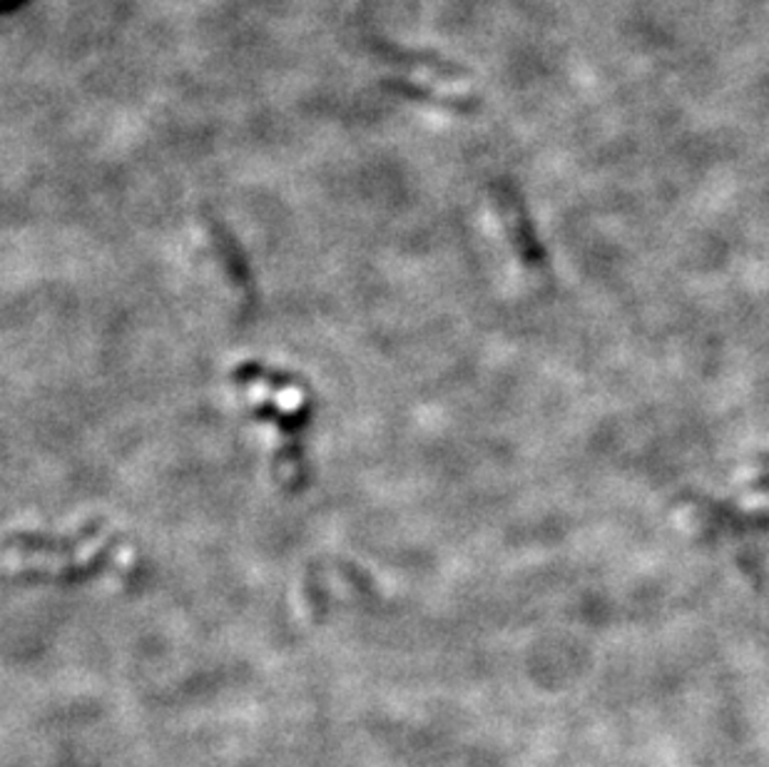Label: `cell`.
<instances>
[{
	"instance_id": "6da1fadb",
	"label": "cell",
	"mask_w": 769,
	"mask_h": 767,
	"mask_svg": "<svg viewBox=\"0 0 769 767\" xmlns=\"http://www.w3.org/2000/svg\"><path fill=\"white\" fill-rule=\"evenodd\" d=\"M426 63H409L406 66V78L414 82L416 88L429 90L431 95L439 98H461L466 92V82H461L459 76H451V72H441L437 68H423Z\"/></svg>"
}]
</instances>
